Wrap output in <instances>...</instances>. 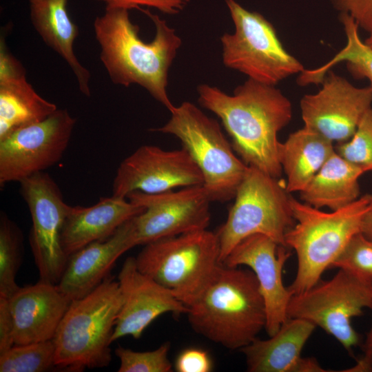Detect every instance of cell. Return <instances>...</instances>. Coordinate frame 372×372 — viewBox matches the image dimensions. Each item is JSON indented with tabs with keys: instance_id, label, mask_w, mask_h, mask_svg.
Masks as SVG:
<instances>
[{
	"instance_id": "12",
	"label": "cell",
	"mask_w": 372,
	"mask_h": 372,
	"mask_svg": "<svg viewBox=\"0 0 372 372\" xmlns=\"http://www.w3.org/2000/svg\"><path fill=\"white\" fill-rule=\"evenodd\" d=\"M21 194L32 218L29 242L39 280L58 285L68 257L61 244V234L70 205L46 172L37 173L20 182Z\"/></svg>"
},
{
	"instance_id": "35",
	"label": "cell",
	"mask_w": 372,
	"mask_h": 372,
	"mask_svg": "<svg viewBox=\"0 0 372 372\" xmlns=\"http://www.w3.org/2000/svg\"><path fill=\"white\" fill-rule=\"evenodd\" d=\"M14 345V324L8 299L0 296V353Z\"/></svg>"
},
{
	"instance_id": "11",
	"label": "cell",
	"mask_w": 372,
	"mask_h": 372,
	"mask_svg": "<svg viewBox=\"0 0 372 372\" xmlns=\"http://www.w3.org/2000/svg\"><path fill=\"white\" fill-rule=\"evenodd\" d=\"M76 118L57 109L44 120L20 127L0 140V187L22 180L58 163L66 150Z\"/></svg>"
},
{
	"instance_id": "20",
	"label": "cell",
	"mask_w": 372,
	"mask_h": 372,
	"mask_svg": "<svg viewBox=\"0 0 372 372\" xmlns=\"http://www.w3.org/2000/svg\"><path fill=\"white\" fill-rule=\"evenodd\" d=\"M316 327L309 321L288 318L269 339L256 338L242 348L249 372H326L313 358L301 356Z\"/></svg>"
},
{
	"instance_id": "32",
	"label": "cell",
	"mask_w": 372,
	"mask_h": 372,
	"mask_svg": "<svg viewBox=\"0 0 372 372\" xmlns=\"http://www.w3.org/2000/svg\"><path fill=\"white\" fill-rule=\"evenodd\" d=\"M340 14H347L359 28L372 33V0H330Z\"/></svg>"
},
{
	"instance_id": "26",
	"label": "cell",
	"mask_w": 372,
	"mask_h": 372,
	"mask_svg": "<svg viewBox=\"0 0 372 372\" xmlns=\"http://www.w3.org/2000/svg\"><path fill=\"white\" fill-rule=\"evenodd\" d=\"M347 43L329 61L315 69H304L299 74L298 83L301 86L321 84L331 68L340 62H346L351 74L357 79L366 78L372 92V48L362 41L359 34V27L347 14H340Z\"/></svg>"
},
{
	"instance_id": "30",
	"label": "cell",
	"mask_w": 372,
	"mask_h": 372,
	"mask_svg": "<svg viewBox=\"0 0 372 372\" xmlns=\"http://www.w3.org/2000/svg\"><path fill=\"white\" fill-rule=\"evenodd\" d=\"M334 147L347 161L365 172L372 171V107L365 112L351 138Z\"/></svg>"
},
{
	"instance_id": "25",
	"label": "cell",
	"mask_w": 372,
	"mask_h": 372,
	"mask_svg": "<svg viewBox=\"0 0 372 372\" xmlns=\"http://www.w3.org/2000/svg\"><path fill=\"white\" fill-rule=\"evenodd\" d=\"M364 172L335 151L300 192V199L318 209L335 211L344 207L360 197L359 178Z\"/></svg>"
},
{
	"instance_id": "13",
	"label": "cell",
	"mask_w": 372,
	"mask_h": 372,
	"mask_svg": "<svg viewBox=\"0 0 372 372\" xmlns=\"http://www.w3.org/2000/svg\"><path fill=\"white\" fill-rule=\"evenodd\" d=\"M126 198L145 208L134 217L138 245L206 229L210 222L212 201L203 185L158 194L136 191Z\"/></svg>"
},
{
	"instance_id": "10",
	"label": "cell",
	"mask_w": 372,
	"mask_h": 372,
	"mask_svg": "<svg viewBox=\"0 0 372 372\" xmlns=\"http://www.w3.org/2000/svg\"><path fill=\"white\" fill-rule=\"evenodd\" d=\"M366 308L372 309V285L339 269L330 280L292 295L287 314L320 327L351 353L360 342L351 320Z\"/></svg>"
},
{
	"instance_id": "4",
	"label": "cell",
	"mask_w": 372,
	"mask_h": 372,
	"mask_svg": "<svg viewBox=\"0 0 372 372\" xmlns=\"http://www.w3.org/2000/svg\"><path fill=\"white\" fill-rule=\"evenodd\" d=\"M371 201V194L338 210L325 212L291 196L294 225L285 236V247L293 249L298 267L295 279L287 289L292 295L316 285L351 238L360 232L362 216Z\"/></svg>"
},
{
	"instance_id": "22",
	"label": "cell",
	"mask_w": 372,
	"mask_h": 372,
	"mask_svg": "<svg viewBox=\"0 0 372 372\" xmlns=\"http://www.w3.org/2000/svg\"><path fill=\"white\" fill-rule=\"evenodd\" d=\"M144 210L126 198L114 196L101 198L90 207L70 206L61 234L65 254L69 258L92 242L107 239Z\"/></svg>"
},
{
	"instance_id": "21",
	"label": "cell",
	"mask_w": 372,
	"mask_h": 372,
	"mask_svg": "<svg viewBox=\"0 0 372 372\" xmlns=\"http://www.w3.org/2000/svg\"><path fill=\"white\" fill-rule=\"evenodd\" d=\"M4 41L1 40L0 47V140L20 127L44 120L58 109L28 82L24 68Z\"/></svg>"
},
{
	"instance_id": "2",
	"label": "cell",
	"mask_w": 372,
	"mask_h": 372,
	"mask_svg": "<svg viewBox=\"0 0 372 372\" xmlns=\"http://www.w3.org/2000/svg\"><path fill=\"white\" fill-rule=\"evenodd\" d=\"M138 10L154 24L153 40L147 43L140 38L139 27L132 22L129 10L105 8L94 22L100 59L114 83L137 84L171 112L174 105L167 92L168 72L182 41L159 16Z\"/></svg>"
},
{
	"instance_id": "6",
	"label": "cell",
	"mask_w": 372,
	"mask_h": 372,
	"mask_svg": "<svg viewBox=\"0 0 372 372\" xmlns=\"http://www.w3.org/2000/svg\"><path fill=\"white\" fill-rule=\"evenodd\" d=\"M220 256L216 233L206 229L149 242L135 261L141 272L189 307L222 263Z\"/></svg>"
},
{
	"instance_id": "5",
	"label": "cell",
	"mask_w": 372,
	"mask_h": 372,
	"mask_svg": "<svg viewBox=\"0 0 372 372\" xmlns=\"http://www.w3.org/2000/svg\"><path fill=\"white\" fill-rule=\"evenodd\" d=\"M123 302L119 283L111 274L90 293L71 301L52 339L59 369L80 371L109 365L110 344Z\"/></svg>"
},
{
	"instance_id": "18",
	"label": "cell",
	"mask_w": 372,
	"mask_h": 372,
	"mask_svg": "<svg viewBox=\"0 0 372 372\" xmlns=\"http://www.w3.org/2000/svg\"><path fill=\"white\" fill-rule=\"evenodd\" d=\"M138 245L134 217L105 240L92 242L70 255L56 285L70 300L81 298L110 274L116 261Z\"/></svg>"
},
{
	"instance_id": "33",
	"label": "cell",
	"mask_w": 372,
	"mask_h": 372,
	"mask_svg": "<svg viewBox=\"0 0 372 372\" xmlns=\"http://www.w3.org/2000/svg\"><path fill=\"white\" fill-rule=\"evenodd\" d=\"M105 3V8L130 10L141 6L154 8L167 14L179 13L189 0H97Z\"/></svg>"
},
{
	"instance_id": "31",
	"label": "cell",
	"mask_w": 372,
	"mask_h": 372,
	"mask_svg": "<svg viewBox=\"0 0 372 372\" xmlns=\"http://www.w3.org/2000/svg\"><path fill=\"white\" fill-rule=\"evenodd\" d=\"M168 342L149 351H135L118 346L115 355L120 360L118 372H170L172 364L169 360Z\"/></svg>"
},
{
	"instance_id": "27",
	"label": "cell",
	"mask_w": 372,
	"mask_h": 372,
	"mask_svg": "<svg viewBox=\"0 0 372 372\" xmlns=\"http://www.w3.org/2000/svg\"><path fill=\"white\" fill-rule=\"evenodd\" d=\"M23 234L3 212L0 216V296L9 298L20 287L16 276L23 257Z\"/></svg>"
},
{
	"instance_id": "7",
	"label": "cell",
	"mask_w": 372,
	"mask_h": 372,
	"mask_svg": "<svg viewBox=\"0 0 372 372\" xmlns=\"http://www.w3.org/2000/svg\"><path fill=\"white\" fill-rule=\"evenodd\" d=\"M169 120L152 131L178 138L203 175V186L212 202L234 198L248 165L234 153L218 123L194 103L174 106Z\"/></svg>"
},
{
	"instance_id": "24",
	"label": "cell",
	"mask_w": 372,
	"mask_h": 372,
	"mask_svg": "<svg viewBox=\"0 0 372 372\" xmlns=\"http://www.w3.org/2000/svg\"><path fill=\"white\" fill-rule=\"evenodd\" d=\"M333 142L303 127L279 144V161L289 193L300 192L335 152Z\"/></svg>"
},
{
	"instance_id": "3",
	"label": "cell",
	"mask_w": 372,
	"mask_h": 372,
	"mask_svg": "<svg viewBox=\"0 0 372 372\" xmlns=\"http://www.w3.org/2000/svg\"><path fill=\"white\" fill-rule=\"evenodd\" d=\"M188 309V321L196 333L231 350L250 344L266 326L264 298L249 268L221 263Z\"/></svg>"
},
{
	"instance_id": "23",
	"label": "cell",
	"mask_w": 372,
	"mask_h": 372,
	"mask_svg": "<svg viewBox=\"0 0 372 372\" xmlns=\"http://www.w3.org/2000/svg\"><path fill=\"white\" fill-rule=\"evenodd\" d=\"M67 3L68 0H29L30 21L43 42L68 63L80 92L90 96L91 75L75 55L79 29L70 17Z\"/></svg>"
},
{
	"instance_id": "28",
	"label": "cell",
	"mask_w": 372,
	"mask_h": 372,
	"mask_svg": "<svg viewBox=\"0 0 372 372\" xmlns=\"http://www.w3.org/2000/svg\"><path fill=\"white\" fill-rule=\"evenodd\" d=\"M58 369L55 364V345L48 340L14 345L0 353L1 372H43Z\"/></svg>"
},
{
	"instance_id": "16",
	"label": "cell",
	"mask_w": 372,
	"mask_h": 372,
	"mask_svg": "<svg viewBox=\"0 0 372 372\" xmlns=\"http://www.w3.org/2000/svg\"><path fill=\"white\" fill-rule=\"evenodd\" d=\"M287 248L267 236L252 234L239 242L222 262L229 267L247 266L256 275L265 304L269 336L288 318L291 294L282 280L283 267L291 256Z\"/></svg>"
},
{
	"instance_id": "9",
	"label": "cell",
	"mask_w": 372,
	"mask_h": 372,
	"mask_svg": "<svg viewBox=\"0 0 372 372\" xmlns=\"http://www.w3.org/2000/svg\"><path fill=\"white\" fill-rule=\"evenodd\" d=\"M226 4L235 31L220 38L225 66L273 86L305 69L285 49L276 29L262 14L246 10L235 0H226Z\"/></svg>"
},
{
	"instance_id": "15",
	"label": "cell",
	"mask_w": 372,
	"mask_h": 372,
	"mask_svg": "<svg viewBox=\"0 0 372 372\" xmlns=\"http://www.w3.org/2000/svg\"><path fill=\"white\" fill-rule=\"evenodd\" d=\"M320 90L300 100L304 127L331 141L342 143L353 136L365 112L372 107L369 87H357L329 70Z\"/></svg>"
},
{
	"instance_id": "1",
	"label": "cell",
	"mask_w": 372,
	"mask_h": 372,
	"mask_svg": "<svg viewBox=\"0 0 372 372\" xmlns=\"http://www.w3.org/2000/svg\"><path fill=\"white\" fill-rule=\"evenodd\" d=\"M198 102L222 121L234 151L248 166L279 178L278 132L292 117V105L282 92L248 79L232 95L207 84L197 87Z\"/></svg>"
},
{
	"instance_id": "17",
	"label": "cell",
	"mask_w": 372,
	"mask_h": 372,
	"mask_svg": "<svg viewBox=\"0 0 372 372\" xmlns=\"http://www.w3.org/2000/svg\"><path fill=\"white\" fill-rule=\"evenodd\" d=\"M123 302L116 322L112 342L130 335L140 338L161 315L187 313L188 307L166 288L141 272L134 257L124 261L118 275Z\"/></svg>"
},
{
	"instance_id": "34",
	"label": "cell",
	"mask_w": 372,
	"mask_h": 372,
	"mask_svg": "<svg viewBox=\"0 0 372 372\" xmlns=\"http://www.w3.org/2000/svg\"><path fill=\"white\" fill-rule=\"evenodd\" d=\"M174 367L178 372H209L212 370V361L207 351L188 348L178 355Z\"/></svg>"
},
{
	"instance_id": "37",
	"label": "cell",
	"mask_w": 372,
	"mask_h": 372,
	"mask_svg": "<svg viewBox=\"0 0 372 372\" xmlns=\"http://www.w3.org/2000/svg\"><path fill=\"white\" fill-rule=\"evenodd\" d=\"M360 232L366 238L372 240V193L371 194L369 206L361 220Z\"/></svg>"
},
{
	"instance_id": "8",
	"label": "cell",
	"mask_w": 372,
	"mask_h": 372,
	"mask_svg": "<svg viewBox=\"0 0 372 372\" xmlns=\"http://www.w3.org/2000/svg\"><path fill=\"white\" fill-rule=\"evenodd\" d=\"M291 198L282 180L248 166L227 220L216 232L220 262L252 234H264L285 247V236L295 224Z\"/></svg>"
},
{
	"instance_id": "29",
	"label": "cell",
	"mask_w": 372,
	"mask_h": 372,
	"mask_svg": "<svg viewBox=\"0 0 372 372\" xmlns=\"http://www.w3.org/2000/svg\"><path fill=\"white\" fill-rule=\"evenodd\" d=\"M332 267L342 269L360 281L372 285V240L360 232L355 234Z\"/></svg>"
},
{
	"instance_id": "36",
	"label": "cell",
	"mask_w": 372,
	"mask_h": 372,
	"mask_svg": "<svg viewBox=\"0 0 372 372\" xmlns=\"http://www.w3.org/2000/svg\"><path fill=\"white\" fill-rule=\"evenodd\" d=\"M363 355L356 364L345 372H372V325L363 346Z\"/></svg>"
},
{
	"instance_id": "14",
	"label": "cell",
	"mask_w": 372,
	"mask_h": 372,
	"mask_svg": "<svg viewBox=\"0 0 372 372\" xmlns=\"http://www.w3.org/2000/svg\"><path fill=\"white\" fill-rule=\"evenodd\" d=\"M203 183L200 169L184 147L165 150L143 145L120 163L112 184V196L126 198L136 191L158 194Z\"/></svg>"
},
{
	"instance_id": "19",
	"label": "cell",
	"mask_w": 372,
	"mask_h": 372,
	"mask_svg": "<svg viewBox=\"0 0 372 372\" xmlns=\"http://www.w3.org/2000/svg\"><path fill=\"white\" fill-rule=\"evenodd\" d=\"M8 299L14 345L53 339L71 301L56 285L39 280L21 287Z\"/></svg>"
},
{
	"instance_id": "38",
	"label": "cell",
	"mask_w": 372,
	"mask_h": 372,
	"mask_svg": "<svg viewBox=\"0 0 372 372\" xmlns=\"http://www.w3.org/2000/svg\"><path fill=\"white\" fill-rule=\"evenodd\" d=\"M364 42L372 48V33L369 34V37L364 40Z\"/></svg>"
}]
</instances>
